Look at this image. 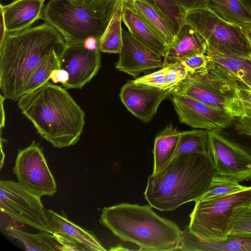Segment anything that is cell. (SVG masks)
<instances>
[{
	"label": "cell",
	"instance_id": "1",
	"mask_svg": "<svg viewBox=\"0 0 251 251\" xmlns=\"http://www.w3.org/2000/svg\"><path fill=\"white\" fill-rule=\"evenodd\" d=\"M62 35L45 22L15 33H6L0 42V89L13 100L44 60L53 52L62 54L66 47Z\"/></svg>",
	"mask_w": 251,
	"mask_h": 251
},
{
	"label": "cell",
	"instance_id": "2",
	"mask_svg": "<svg viewBox=\"0 0 251 251\" xmlns=\"http://www.w3.org/2000/svg\"><path fill=\"white\" fill-rule=\"evenodd\" d=\"M22 113L46 141L59 149L80 140L85 114L63 87L49 81L18 100Z\"/></svg>",
	"mask_w": 251,
	"mask_h": 251
},
{
	"label": "cell",
	"instance_id": "3",
	"mask_svg": "<svg viewBox=\"0 0 251 251\" xmlns=\"http://www.w3.org/2000/svg\"><path fill=\"white\" fill-rule=\"evenodd\" d=\"M216 173L211 154L177 155L158 172L149 176L145 198L160 211L174 210L201 199Z\"/></svg>",
	"mask_w": 251,
	"mask_h": 251
},
{
	"label": "cell",
	"instance_id": "4",
	"mask_svg": "<svg viewBox=\"0 0 251 251\" xmlns=\"http://www.w3.org/2000/svg\"><path fill=\"white\" fill-rule=\"evenodd\" d=\"M151 208L126 202L105 207L100 223L121 240L137 245L139 251H178L182 230Z\"/></svg>",
	"mask_w": 251,
	"mask_h": 251
},
{
	"label": "cell",
	"instance_id": "5",
	"mask_svg": "<svg viewBox=\"0 0 251 251\" xmlns=\"http://www.w3.org/2000/svg\"><path fill=\"white\" fill-rule=\"evenodd\" d=\"M123 0H50L43 20L62 35L66 44L99 41Z\"/></svg>",
	"mask_w": 251,
	"mask_h": 251
},
{
	"label": "cell",
	"instance_id": "6",
	"mask_svg": "<svg viewBox=\"0 0 251 251\" xmlns=\"http://www.w3.org/2000/svg\"><path fill=\"white\" fill-rule=\"evenodd\" d=\"M209 60L206 70L189 74L171 89V94L188 96L225 109L234 118L239 117L241 113L237 93L238 83L216 68Z\"/></svg>",
	"mask_w": 251,
	"mask_h": 251
},
{
	"label": "cell",
	"instance_id": "7",
	"mask_svg": "<svg viewBox=\"0 0 251 251\" xmlns=\"http://www.w3.org/2000/svg\"><path fill=\"white\" fill-rule=\"evenodd\" d=\"M251 203V186L242 190L195 201L189 215V231L205 241H220L227 237L233 209Z\"/></svg>",
	"mask_w": 251,
	"mask_h": 251
},
{
	"label": "cell",
	"instance_id": "8",
	"mask_svg": "<svg viewBox=\"0 0 251 251\" xmlns=\"http://www.w3.org/2000/svg\"><path fill=\"white\" fill-rule=\"evenodd\" d=\"M185 23L194 27L204 39L206 52L250 54V46L242 27L222 20L207 6L188 11Z\"/></svg>",
	"mask_w": 251,
	"mask_h": 251
},
{
	"label": "cell",
	"instance_id": "9",
	"mask_svg": "<svg viewBox=\"0 0 251 251\" xmlns=\"http://www.w3.org/2000/svg\"><path fill=\"white\" fill-rule=\"evenodd\" d=\"M0 208L1 212L18 222L45 232L52 234L53 228L41 201L18 182L0 181Z\"/></svg>",
	"mask_w": 251,
	"mask_h": 251
},
{
	"label": "cell",
	"instance_id": "10",
	"mask_svg": "<svg viewBox=\"0 0 251 251\" xmlns=\"http://www.w3.org/2000/svg\"><path fill=\"white\" fill-rule=\"evenodd\" d=\"M13 171L21 186L40 197L52 196L57 191L43 148L35 141L19 150Z\"/></svg>",
	"mask_w": 251,
	"mask_h": 251
},
{
	"label": "cell",
	"instance_id": "11",
	"mask_svg": "<svg viewBox=\"0 0 251 251\" xmlns=\"http://www.w3.org/2000/svg\"><path fill=\"white\" fill-rule=\"evenodd\" d=\"M210 153L216 173L239 182L251 181V155L229 135L207 130Z\"/></svg>",
	"mask_w": 251,
	"mask_h": 251
},
{
	"label": "cell",
	"instance_id": "12",
	"mask_svg": "<svg viewBox=\"0 0 251 251\" xmlns=\"http://www.w3.org/2000/svg\"><path fill=\"white\" fill-rule=\"evenodd\" d=\"M171 96L179 122L192 127L221 131L228 126L234 119L225 109L210 106L188 96Z\"/></svg>",
	"mask_w": 251,
	"mask_h": 251
},
{
	"label": "cell",
	"instance_id": "13",
	"mask_svg": "<svg viewBox=\"0 0 251 251\" xmlns=\"http://www.w3.org/2000/svg\"><path fill=\"white\" fill-rule=\"evenodd\" d=\"M66 44L59 57V69L65 70L69 78L62 86L66 89H81L100 68V51L99 47L88 49L84 43Z\"/></svg>",
	"mask_w": 251,
	"mask_h": 251
},
{
	"label": "cell",
	"instance_id": "14",
	"mask_svg": "<svg viewBox=\"0 0 251 251\" xmlns=\"http://www.w3.org/2000/svg\"><path fill=\"white\" fill-rule=\"evenodd\" d=\"M171 95V89L163 90L129 80L121 89L120 98L126 108L135 117L150 122L161 102Z\"/></svg>",
	"mask_w": 251,
	"mask_h": 251
},
{
	"label": "cell",
	"instance_id": "15",
	"mask_svg": "<svg viewBox=\"0 0 251 251\" xmlns=\"http://www.w3.org/2000/svg\"><path fill=\"white\" fill-rule=\"evenodd\" d=\"M123 46L115 63L119 71L135 77L143 72L162 68V56L138 40L128 30L123 29Z\"/></svg>",
	"mask_w": 251,
	"mask_h": 251
},
{
	"label": "cell",
	"instance_id": "16",
	"mask_svg": "<svg viewBox=\"0 0 251 251\" xmlns=\"http://www.w3.org/2000/svg\"><path fill=\"white\" fill-rule=\"evenodd\" d=\"M44 2L45 0H14L5 5L0 4L1 19L6 31L18 32L43 20Z\"/></svg>",
	"mask_w": 251,
	"mask_h": 251
},
{
	"label": "cell",
	"instance_id": "17",
	"mask_svg": "<svg viewBox=\"0 0 251 251\" xmlns=\"http://www.w3.org/2000/svg\"><path fill=\"white\" fill-rule=\"evenodd\" d=\"M178 251H251V233H233L220 241H205L192 234L186 226L182 231Z\"/></svg>",
	"mask_w": 251,
	"mask_h": 251
},
{
	"label": "cell",
	"instance_id": "18",
	"mask_svg": "<svg viewBox=\"0 0 251 251\" xmlns=\"http://www.w3.org/2000/svg\"><path fill=\"white\" fill-rule=\"evenodd\" d=\"M206 43L191 25L185 23L179 28L173 42L167 47L163 67L180 62L197 53H205Z\"/></svg>",
	"mask_w": 251,
	"mask_h": 251
},
{
	"label": "cell",
	"instance_id": "19",
	"mask_svg": "<svg viewBox=\"0 0 251 251\" xmlns=\"http://www.w3.org/2000/svg\"><path fill=\"white\" fill-rule=\"evenodd\" d=\"M214 66L236 82L239 87L251 89V58L249 55L224 54L206 51Z\"/></svg>",
	"mask_w": 251,
	"mask_h": 251
},
{
	"label": "cell",
	"instance_id": "20",
	"mask_svg": "<svg viewBox=\"0 0 251 251\" xmlns=\"http://www.w3.org/2000/svg\"><path fill=\"white\" fill-rule=\"evenodd\" d=\"M168 47L176 35L171 21L155 5L146 0H125Z\"/></svg>",
	"mask_w": 251,
	"mask_h": 251
},
{
	"label": "cell",
	"instance_id": "21",
	"mask_svg": "<svg viewBox=\"0 0 251 251\" xmlns=\"http://www.w3.org/2000/svg\"><path fill=\"white\" fill-rule=\"evenodd\" d=\"M122 22L128 30L140 42L159 54H166L167 47L135 10L125 0L123 1Z\"/></svg>",
	"mask_w": 251,
	"mask_h": 251
},
{
	"label": "cell",
	"instance_id": "22",
	"mask_svg": "<svg viewBox=\"0 0 251 251\" xmlns=\"http://www.w3.org/2000/svg\"><path fill=\"white\" fill-rule=\"evenodd\" d=\"M47 212L54 231L76 242L87 251H106L93 232L75 224L65 214H59L51 210H47Z\"/></svg>",
	"mask_w": 251,
	"mask_h": 251
},
{
	"label": "cell",
	"instance_id": "23",
	"mask_svg": "<svg viewBox=\"0 0 251 251\" xmlns=\"http://www.w3.org/2000/svg\"><path fill=\"white\" fill-rule=\"evenodd\" d=\"M181 133L172 125H170L157 135L153 150L152 174L160 171L173 158Z\"/></svg>",
	"mask_w": 251,
	"mask_h": 251
},
{
	"label": "cell",
	"instance_id": "24",
	"mask_svg": "<svg viewBox=\"0 0 251 251\" xmlns=\"http://www.w3.org/2000/svg\"><path fill=\"white\" fill-rule=\"evenodd\" d=\"M207 7L226 22L251 27V11L241 0H209Z\"/></svg>",
	"mask_w": 251,
	"mask_h": 251
},
{
	"label": "cell",
	"instance_id": "25",
	"mask_svg": "<svg viewBox=\"0 0 251 251\" xmlns=\"http://www.w3.org/2000/svg\"><path fill=\"white\" fill-rule=\"evenodd\" d=\"M189 75L188 70L180 62L162 67L154 73L138 77L134 80L136 82L167 90L173 88Z\"/></svg>",
	"mask_w": 251,
	"mask_h": 251
},
{
	"label": "cell",
	"instance_id": "26",
	"mask_svg": "<svg viewBox=\"0 0 251 251\" xmlns=\"http://www.w3.org/2000/svg\"><path fill=\"white\" fill-rule=\"evenodd\" d=\"M5 229L9 235L21 242L26 251H61V245L52 234L42 231L31 234L11 226H8Z\"/></svg>",
	"mask_w": 251,
	"mask_h": 251
},
{
	"label": "cell",
	"instance_id": "27",
	"mask_svg": "<svg viewBox=\"0 0 251 251\" xmlns=\"http://www.w3.org/2000/svg\"><path fill=\"white\" fill-rule=\"evenodd\" d=\"M123 1L117 8L99 41V47L100 52L119 53L122 49L123 46L122 22Z\"/></svg>",
	"mask_w": 251,
	"mask_h": 251
},
{
	"label": "cell",
	"instance_id": "28",
	"mask_svg": "<svg viewBox=\"0 0 251 251\" xmlns=\"http://www.w3.org/2000/svg\"><path fill=\"white\" fill-rule=\"evenodd\" d=\"M211 154L207 130L193 129L181 132L176 150L173 158L188 153Z\"/></svg>",
	"mask_w": 251,
	"mask_h": 251
},
{
	"label": "cell",
	"instance_id": "29",
	"mask_svg": "<svg viewBox=\"0 0 251 251\" xmlns=\"http://www.w3.org/2000/svg\"><path fill=\"white\" fill-rule=\"evenodd\" d=\"M61 55L53 52L44 60L25 83L22 95L49 81L52 71L60 68L59 57Z\"/></svg>",
	"mask_w": 251,
	"mask_h": 251
},
{
	"label": "cell",
	"instance_id": "30",
	"mask_svg": "<svg viewBox=\"0 0 251 251\" xmlns=\"http://www.w3.org/2000/svg\"><path fill=\"white\" fill-rule=\"evenodd\" d=\"M233 177L221 175L216 173L207 191L199 200L208 199L246 189L248 186L240 184Z\"/></svg>",
	"mask_w": 251,
	"mask_h": 251
},
{
	"label": "cell",
	"instance_id": "31",
	"mask_svg": "<svg viewBox=\"0 0 251 251\" xmlns=\"http://www.w3.org/2000/svg\"><path fill=\"white\" fill-rule=\"evenodd\" d=\"M232 211L227 236L238 233H251V203L235 207Z\"/></svg>",
	"mask_w": 251,
	"mask_h": 251
},
{
	"label": "cell",
	"instance_id": "32",
	"mask_svg": "<svg viewBox=\"0 0 251 251\" xmlns=\"http://www.w3.org/2000/svg\"><path fill=\"white\" fill-rule=\"evenodd\" d=\"M156 6L172 23L176 33L185 23V14L175 0H146Z\"/></svg>",
	"mask_w": 251,
	"mask_h": 251
},
{
	"label": "cell",
	"instance_id": "33",
	"mask_svg": "<svg viewBox=\"0 0 251 251\" xmlns=\"http://www.w3.org/2000/svg\"><path fill=\"white\" fill-rule=\"evenodd\" d=\"M239 100L242 114L234 118V129L238 134L251 138V102Z\"/></svg>",
	"mask_w": 251,
	"mask_h": 251
},
{
	"label": "cell",
	"instance_id": "34",
	"mask_svg": "<svg viewBox=\"0 0 251 251\" xmlns=\"http://www.w3.org/2000/svg\"><path fill=\"white\" fill-rule=\"evenodd\" d=\"M180 62L189 74H194L206 70L209 66V58L206 53H197L184 58Z\"/></svg>",
	"mask_w": 251,
	"mask_h": 251
},
{
	"label": "cell",
	"instance_id": "35",
	"mask_svg": "<svg viewBox=\"0 0 251 251\" xmlns=\"http://www.w3.org/2000/svg\"><path fill=\"white\" fill-rule=\"evenodd\" d=\"M56 241L61 246V251H87L84 247L68 237L54 231L52 233Z\"/></svg>",
	"mask_w": 251,
	"mask_h": 251
},
{
	"label": "cell",
	"instance_id": "36",
	"mask_svg": "<svg viewBox=\"0 0 251 251\" xmlns=\"http://www.w3.org/2000/svg\"><path fill=\"white\" fill-rule=\"evenodd\" d=\"M176 2L186 14L191 10L207 6L209 0H175Z\"/></svg>",
	"mask_w": 251,
	"mask_h": 251
},
{
	"label": "cell",
	"instance_id": "37",
	"mask_svg": "<svg viewBox=\"0 0 251 251\" xmlns=\"http://www.w3.org/2000/svg\"><path fill=\"white\" fill-rule=\"evenodd\" d=\"M69 75L68 73L64 69H57L52 71L50 79L54 83L60 82L63 85L69 80Z\"/></svg>",
	"mask_w": 251,
	"mask_h": 251
},
{
	"label": "cell",
	"instance_id": "38",
	"mask_svg": "<svg viewBox=\"0 0 251 251\" xmlns=\"http://www.w3.org/2000/svg\"><path fill=\"white\" fill-rule=\"evenodd\" d=\"M237 93L239 100L251 102V89L238 87L237 89Z\"/></svg>",
	"mask_w": 251,
	"mask_h": 251
},
{
	"label": "cell",
	"instance_id": "39",
	"mask_svg": "<svg viewBox=\"0 0 251 251\" xmlns=\"http://www.w3.org/2000/svg\"><path fill=\"white\" fill-rule=\"evenodd\" d=\"M6 98L2 95H0V128L2 130L4 127L5 123V115L4 109V101Z\"/></svg>",
	"mask_w": 251,
	"mask_h": 251
},
{
	"label": "cell",
	"instance_id": "40",
	"mask_svg": "<svg viewBox=\"0 0 251 251\" xmlns=\"http://www.w3.org/2000/svg\"><path fill=\"white\" fill-rule=\"evenodd\" d=\"M242 28L243 32L244 33L247 41L248 42L251 52L249 56L251 58V27L250 26H241Z\"/></svg>",
	"mask_w": 251,
	"mask_h": 251
},
{
	"label": "cell",
	"instance_id": "41",
	"mask_svg": "<svg viewBox=\"0 0 251 251\" xmlns=\"http://www.w3.org/2000/svg\"><path fill=\"white\" fill-rule=\"evenodd\" d=\"M5 140V139H3L2 138L1 132H0V151H1L0 164V169H1V168L3 166V162H4L3 161H4V157H5L4 153L3 151V149H2V143H3V142H4Z\"/></svg>",
	"mask_w": 251,
	"mask_h": 251
},
{
	"label": "cell",
	"instance_id": "42",
	"mask_svg": "<svg viewBox=\"0 0 251 251\" xmlns=\"http://www.w3.org/2000/svg\"><path fill=\"white\" fill-rule=\"evenodd\" d=\"M109 250L121 251V250H128V249L124 248L121 244H119L116 247L111 248Z\"/></svg>",
	"mask_w": 251,
	"mask_h": 251
},
{
	"label": "cell",
	"instance_id": "43",
	"mask_svg": "<svg viewBox=\"0 0 251 251\" xmlns=\"http://www.w3.org/2000/svg\"><path fill=\"white\" fill-rule=\"evenodd\" d=\"M251 11V0H241Z\"/></svg>",
	"mask_w": 251,
	"mask_h": 251
},
{
	"label": "cell",
	"instance_id": "44",
	"mask_svg": "<svg viewBox=\"0 0 251 251\" xmlns=\"http://www.w3.org/2000/svg\"><path fill=\"white\" fill-rule=\"evenodd\" d=\"M74 1H75V2H81L82 1H83L84 0H72Z\"/></svg>",
	"mask_w": 251,
	"mask_h": 251
},
{
	"label": "cell",
	"instance_id": "45",
	"mask_svg": "<svg viewBox=\"0 0 251 251\" xmlns=\"http://www.w3.org/2000/svg\"></svg>",
	"mask_w": 251,
	"mask_h": 251
}]
</instances>
